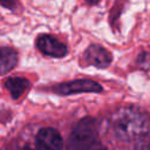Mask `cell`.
<instances>
[{"label": "cell", "instance_id": "obj_11", "mask_svg": "<svg viewBox=\"0 0 150 150\" xmlns=\"http://www.w3.org/2000/svg\"><path fill=\"white\" fill-rule=\"evenodd\" d=\"M86 2L89 4V5H96V4L100 2V0H86Z\"/></svg>", "mask_w": 150, "mask_h": 150}, {"label": "cell", "instance_id": "obj_1", "mask_svg": "<svg viewBox=\"0 0 150 150\" xmlns=\"http://www.w3.org/2000/svg\"><path fill=\"white\" fill-rule=\"evenodd\" d=\"M112 129L120 141L141 139L150 132V115L137 107L120 108L112 115Z\"/></svg>", "mask_w": 150, "mask_h": 150}, {"label": "cell", "instance_id": "obj_3", "mask_svg": "<svg viewBox=\"0 0 150 150\" xmlns=\"http://www.w3.org/2000/svg\"><path fill=\"white\" fill-rule=\"evenodd\" d=\"M54 91L59 95H73L80 93H100L102 91V87L88 79H79L68 82H63L54 88Z\"/></svg>", "mask_w": 150, "mask_h": 150}, {"label": "cell", "instance_id": "obj_2", "mask_svg": "<svg viewBox=\"0 0 150 150\" xmlns=\"http://www.w3.org/2000/svg\"><path fill=\"white\" fill-rule=\"evenodd\" d=\"M97 141V123L91 117H84L73 129L68 143V150H90Z\"/></svg>", "mask_w": 150, "mask_h": 150}, {"label": "cell", "instance_id": "obj_10", "mask_svg": "<svg viewBox=\"0 0 150 150\" xmlns=\"http://www.w3.org/2000/svg\"><path fill=\"white\" fill-rule=\"evenodd\" d=\"M0 5L7 8H14L18 5V0H0Z\"/></svg>", "mask_w": 150, "mask_h": 150}, {"label": "cell", "instance_id": "obj_5", "mask_svg": "<svg viewBox=\"0 0 150 150\" xmlns=\"http://www.w3.org/2000/svg\"><path fill=\"white\" fill-rule=\"evenodd\" d=\"M36 47L42 54L52 57H63L68 53V48L63 42L48 34H42L36 39Z\"/></svg>", "mask_w": 150, "mask_h": 150}, {"label": "cell", "instance_id": "obj_7", "mask_svg": "<svg viewBox=\"0 0 150 150\" xmlns=\"http://www.w3.org/2000/svg\"><path fill=\"white\" fill-rule=\"evenodd\" d=\"M18 52L12 47H0V75L11 71L18 63Z\"/></svg>", "mask_w": 150, "mask_h": 150}, {"label": "cell", "instance_id": "obj_8", "mask_svg": "<svg viewBox=\"0 0 150 150\" xmlns=\"http://www.w3.org/2000/svg\"><path fill=\"white\" fill-rule=\"evenodd\" d=\"M5 87L13 98H19L30 87V83L25 77H9L6 80Z\"/></svg>", "mask_w": 150, "mask_h": 150}, {"label": "cell", "instance_id": "obj_4", "mask_svg": "<svg viewBox=\"0 0 150 150\" xmlns=\"http://www.w3.org/2000/svg\"><path fill=\"white\" fill-rule=\"evenodd\" d=\"M36 150H62L63 139L54 128L40 129L35 137Z\"/></svg>", "mask_w": 150, "mask_h": 150}, {"label": "cell", "instance_id": "obj_9", "mask_svg": "<svg viewBox=\"0 0 150 150\" xmlns=\"http://www.w3.org/2000/svg\"><path fill=\"white\" fill-rule=\"evenodd\" d=\"M135 150H150V139H142L137 143Z\"/></svg>", "mask_w": 150, "mask_h": 150}, {"label": "cell", "instance_id": "obj_6", "mask_svg": "<svg viewBox=\"0 0 150 150\" xmlns=\"http://www.w3.org/2000/svg\"><path fill=\"white\" fill-rule=\"evenodd\" d=\"M111 54L100 45H90L83 53V61L88 66L107 68L111 63Z\"/></svg>", "mask_w": 150, "mask_h": 150}]
</instances>
